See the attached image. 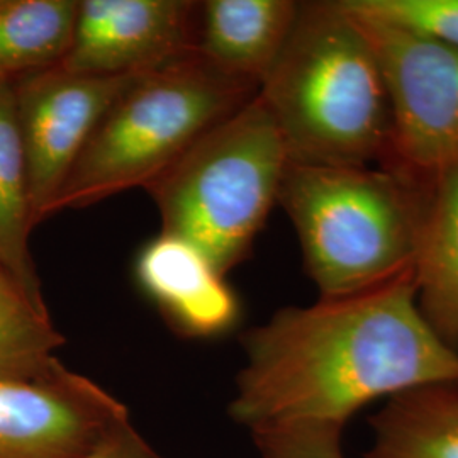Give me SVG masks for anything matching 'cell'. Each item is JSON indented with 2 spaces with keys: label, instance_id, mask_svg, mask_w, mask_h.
<instances>
[{
  "label": "cell",
  "instance_id": "2",
  "mask_svg": "<svg viewBox=\"0 0 458 458\" xmlns=\"http://www.w3.org/2000/svg\"><path fill=\"white\" fill-rule=\"evenodd\" d=\"M259 98L289 162L370 166L387 160L393 113L386 79L369 36L340 0L299 2Z\"/></svg>",
  "mask_w": 458,
  "mask_h": 458
},
{
  "label": "cell",
  "instance_id": "18",
  "mask_svg": "<svg viewBox=\"0 0 458 458\" xmlns=\"http://www.w3.org/2000/svg\"><path fill=\"white\" fill-rule=\"evenodd\" d=\"M251 433L263 458H346L336 426L295 423Z\"/></svg>",
  "mask_w": 458,
  "mask_h": 458
},
{
  "label": "cell",
  "instance_id": "8",
  "mask_svg": "<svg viewBox=\"0 0 458 458\" xmlns=\"http://www.w3.org/2000/svg\"><path fill=\"white\" fill-rule=\"evenodd\" d=\"M130 412L64 363L34 380H0V458H83Z\"/></svg>",
  "mask_w": 458,
  "mask_h": 458
},
{
  "label": "cell",
  "instance_id": "3",
  "mask_svg": "<svg viewBox=\"0 0 458 458\" xmlns=\"http://www.w3.org/2000/svg\"><path fill=\"white\" fill-rule=\"evenodd\" d=\"M428 182L384 165L289 162L277 202L321 297L376 289L414 268Z\"/></svg>",
  "mask_w": 458,
  "mask_h": 458
},
{
  "label": "cell",
  "instance_id": "6",
  "mask_svg": "<svg viewBox=\"0 0 458 458\" xmlns=\"http://www.w3.org/2000/svg\"><path fill=\"white\" fill-rule=\"evenodd\" d=\"M350 14L376 49L391 98L393 138L384 166L428 182L458 165V48Z\"/></svg>",
  "mask_w": 458,
  "mask_h": 458
},
{
  "label": "cell",
  "instance_id": "12",
  "mask_svg": "<svg viewBox=\"0 0 458 458\" xmlns=\"http://www.w3.org/2000/svg\"><path fill=\"white\" fill-rule=\"evenodd\" d=\"M412 270L420 311L443 342L458 350V165L428 181Z\"/></svg>",
  "mask_w": 458,
  "mask_h": 458
},
{
  "label": "cell",
  "instance_id": "14",
  "mask_svg": "<svg viewBox=\"0 0 458 458\" xmlns=\"http://www.w3.org/2000/svg\"><path fill=\"white\" fill-rule=\"evenodd\" d=\"M34 228L24 149L17 128L13 82H0V265L36 297H43L30 234Z\"/></svg>",
  "mask_w": 458,
  "mask_h": 458
},
{
  "label": "cell",
  "instance_id": "17",
  "mask_svg": "<svg viewBox=\"0 0 458 458\" xmlns=\"http://www.w3.org/2000/svg\"><path fill=\"white\" fill-rule=\"evenodd\" d=\"M357 16L428 34L458 48V0H342Z\"/></svg>",
  "mask_w": 458,
  "mask_h": 458
},
{
  "label": "cell",
  "instance_id": "19",
  "mask_svg": "<svg viewBox=\"0 0 458 458\" xmlns=\"http://www.w3.org/2000/svg\"><path fill=\"white\" fill-rule=\"evenodd\" d=\"M83 458H162L131 423L117 428Z\"/></svg>",
  "mask_w": 458,
  "mask_h": 458
},
{
  "label": "cell",
  "instance_id": "4",
  "mask_svg": "<svg viewBox=\"0 0 458 458\" xmlns=\"http://www.w3.org/2000/svg\"><path fill=\"white\" fill-rule=\"evenodd\" d=\"M257 94L255 83L231 77L196 51L134 77L98 123L55 214L147 189L200 136Z\"/></svg>",
  "mask_w": 458,
  "mask_h": 458
},
{
  "label": "cell",
  "instance_id": "11",
  "mask_svg": "<svg viewBox=\"0 0 458 458\" xmlns=\"http://www.w3.org/2000/svg\"><path fill=\"white\" fill-rule=\"evenodd\" d=\"M294 0L199 2L196 53L259 89L294 26Z\"/></svg>",
  "mask_w": 458,
  "mask_h": 458
},
{
  "label": "cell",
  "instance_id": "10",
  "mask_svg": "<svg viewBox=\"0 0 458 458\" xmlns=\"http://www.w3.org/2000/svg\"><path fill=\"white\" fill-rule=\"evenodd\" d=\"M136 278L145 294L177 333L213 338L238 323L240 301L196 246L160 233L136 260Z\"/></svg>",
  "mask_w": 458,
  "mask_h": 458
},
{
  "label": "cell",
  "instance_id": "1",
  "mask_svg": "<svg viewBox=\"0 0 458 458\" xmlns=\"http://www.w3.org/2000/svg\"><path fill=\"white\" fill-rule=\"evenodd\" d=\"M246 363L231 416L251 431L342 428L361 408L412 387L458 382V350L428 325L414 270L376 289L284 308L242 336Z\"/></svg>",
  "mask_w": 458,
  "mask_h": 458
},
{
  "label": "cell",
  "instance_id": "5",
  "mask_svg": "<svg viewBox=\"0 0 458 458\" xmlns=\"http://www.w3.org/2000/svg\"><path fill=\"white\" fill-rule=\"evenodd\" d=\"M289 164L287 148L262 100H250L200 136L147 187L162 233L196 246L226 276L245 260Z\"/></svg>",
  "mask_w": 458,
  "mask_h": 458
},
{
  "label": "cell",
  "instance_id": "7",
  "mask_svg": "<svg viewBox=\"0 0 458 458\" xmlns=\"http://www.w3.org/2000/svg\"><path fill=\"white\" fill-rule=\"evenodd\" d=\"M134 77H94L56 65L13 82L34 226L55 214L98 123Z\"/></svg>",
  "mask_w": 458,
  "mask_h": 458
},
{
  "label": "cell",
  "instance_id": "16",
  "mask_svg": "<svg viewBox=\"0 0 458 458\" xmlns=\"http://www.w3.org/2000/svg\"><path fill=\"white\" fill-rule=\"evenodd\" d=\"M65 344L43 297L31 294L0 265V380H34L60 365Z\"/></svg>",
  "mask_w": 458,
  "mask_h": 458
},
{
  "label": "cell",
  "instance_id": "9",
  "mask_svg": "<svg viewBox=\"0 0 458 458\" xmlns=\"http://www.w3.org/2000/svg\"><path fill=\"white\" fill-rule=\"evenodd\" d=\"M199 2L79 0L58 66L94 77L143 75L196 51Z\"/></svg>",
  "mask_w": 458,
  "mask_h": 458
},
{
  "label": "cell",
  "instance_id": "15",
  "mask_svg": "<svg viewBox=\"0 0 458 458\" xmlns=\"http://www.w3.org/2000/svg\"><path fill=\"white\" fill-rule=\"evenodd\" d=\"M79 0H0V82L60 65Z\"/></svg>",
  "mask_w": 458,
  "mask_h": 458
},
{
  "label": "cell",
  "instance_id": "13",
  "mask_svg": "<svg viewBox=\"0 0 458 458\" xmlns=\"http://www.w3.org/2000/svg\"><path fill=\"white\" fill-rule=\"evenodd\" d=\"M370 425L367 458H458V382L395 394Z\"/></svg>",
  "mask_w": 458,
  "mask_h": 458
}]
</instances>
